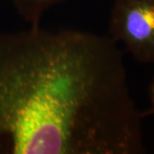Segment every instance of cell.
<instances>
[{
    "instance_id": "3957f363",
    "label": "cell",
    "mask_w": 154,
    "mask_h": 154,
    "mask_svg": "<svg viewBox=\"0 0 154 154\" xmlns=\"http://www.w3.org/2000/svg\"><path fill=\"white\" fill-rule=\"evenodd\" d=\"M19 16L30 27L39 26L45 12L63 0H11Z\"/></svg>"
},
{
    "instance_id": "7a4b0ae2",
    "label": "cell",
    "mask_w": 154,
    "mask_h": 154,
    "mask_svg": "<svg viewBox=\"0 0 154 154\" xmlns=\"http://www.w3.org/2000/svg\"><path fill=\"white\" fill-rule=\"evenodd\" d=\"M109 33L138 62L154 63V0H114Z\"/></svg>"
},
{
    "instance_id": "6da1fadb",
    "label": "cell",
    "mask_w": 154,
    "mask_h": 154,
    "mask_svg": "<svg viewBox=\"0 0 154 154\" xmlns=\"http://www.w3.org/2000/svg\"><path fill=\"white\" fill-rule=\"evenodd\" d=\"M142 118L110 37L0 33V153L142 154Z\"/></svg>"
},
{
    "instance_id": "277c9868",
    "label": "cell",
    "mask_w": 154,
    "mask_h": 154,
    "mask_svg": "<svg viewBox=\"0 0 154 154\" xmlns=\"http://www.w3.org/2000/svg\"><path fill=\"white\" fill-rule=\"evenodd\" d=\"M149 97H150V102L151 105L149 107L148 110L142 112V116H154V78L150 84L149 88Z\"/></svg>"
}]
</instances>
